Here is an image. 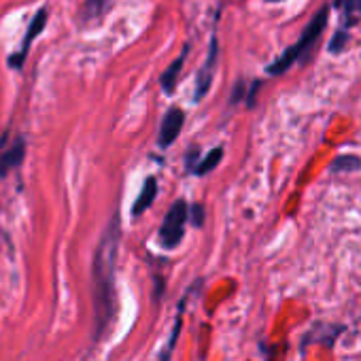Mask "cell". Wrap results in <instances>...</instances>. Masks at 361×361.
Segmentation results:
<instances>
[{
	"mask_svg": "<svg viewBox=\"0 0 361 361\" xmlns=\"http://www.w3.org/2000/svg\"><path fill=\"white\" fill-rule=\"evenodd\" d=\"M259 90V83L255 81L253 85H251V92H249V100H247V106L249 109H253V104H255V92Z\"/></svg>",
	"mask_w": 361,
	"mask_h": 361,
	"instance_id": "cell-15",
	"label": "cell"
},
{
	"mask_svg": "<svg viewBox=\"0 0 361 361\" xmlns=\"http://www.w3.org/2000/svg\"><path fill=\"white\" fill-rule=\"evenodd\" d=\"M217 58H219V43H217V37L213 35L211 45H209V58H207L204 66L200 68V73L196 77V94H194L196 102H200L209 94L211 85H213V77H215V68H217Z\"/></svg>",
	"mask_w": 361,
	"mask_h": 361,
	"instance_id": "cell-6",
	"label": "cell"
},
{
	"mask_svg": "<svg viewBox=\"0 0 361 361\" xmlns=\"http://www.w3.org/2000/svg\"><path fill=\"white\" fill-rule=\"evenodd\" d=\"M346 43H348V30L346 28H340L336 35H334V39L329 41V54H340V51H344V47H346Z\"/></svg>",
	"mask_w": 361,
	"mask_h": 361,
	"instance_id": "cell-13",
	"label": "cell"
},
{
	"mask_svg": "<svg viewBox=\"0 0 361 361\" xmlns=\"http://www.w3.org/2000/svg\"><path fill=\"white\" fill-rule=\"evenodd\" d=\"M115 0H85L83 3V11H81V20L83 22H96L100 20Z\"/></svg>",
	"mask_w": 361,
	"mask_h": 361,
	"instance_id": "cell-10",
	"label": "cell"
},
{
	"mask_svg": "<svg viewBox=\"0 0 361 361\" xmlns=\"http://www.w3.org/2000/svg\"><path fill=\"white\" fill-rule=\"evenodd\" d=\"M327 20H329V7L325 5V7H321V9L312 16V20H310L308 26L304 28L300 41H298L295 45H291L281 58H276V60L266 68V73H268V75H283L285 71H289L291 64H295V62L312 47V43L321 37V32H323L325 26H327Z\"/></svg>",
	"mask_w": 361,
	"mask_h": 361,
	"instance_id": "cell-2",
	"label": "cell"
},
{
	"mask_svg": "<svg viewBox=\"0 0 361 361\" xmlns=\"http://www.w3.org/2000/svg\"><path fill=\"white\" fill-rule=\"evenodd\" d=\"M26 157V140L22 134L5 132L0 136V176H7L11 170L20 168Z\"/></svg>",
	"mask_w": 361,
	"mask_h": 361,
	"instance_id": "cell-4",
	"label": "cell"
},
{
	"mask_svg": "<svg viewBox=\"0 0 361 361\" xmlns=\"http://www.w3.org/2000/svg\"><path fill=\"white\" fill-rule=\"evenodd\" d=\"M188 54H190V45H185V47H183V51L178 54V58H176V60H174L166 71H164V75H161L159 83H161V87H164V92H166V94H172V92H174L176 81H178V75H180V68H183V64H185Z\"/></svg>",
	"mask_w": 361,
	"mask_h": 361,
	"instance_id": "cell-8",
	"label": "cell"
},
{
	"mask_svg": "<svg viewBox=\"0 0 361 361\" xmlns=\"http://www.w3.org/2000/svg\"><path fill=\"white\" fill-rule=\"evenodd\" d=\"M188 215H190V209H188V202L185 200H176L170 211L166 213L164 221H161V228H159V245L164 249H174L180 238L185 234V221H188Z\"/></svg>",
	"mask_w": 361,
	"mask_h": 361,
	"instance_id": "cell-3",
	"label": "cell"
},
{
	"mask_svg": "<svg viewBox=\"0 0 361 361\" xmlns=\"http://www.w3.org/2000/svg\"><path fill=\"white\" fill-rule=\"evenodd\" d=\"M47 20H49V9H47V7H41V9L32 16L30 24H28V30H26V35H24V39H22V43H20V49H18L16 54L9 56V66H11V68H18V71H20V68L24 66V62H26V58H28V51H30V45H32V41L45 30Z\"/></svg>",
	"mask_w": 361,
	"mask_h": 361,
	"instance_id": "cell-5",
	"label": "cell"
},
{
	"mask_svg": "<svg viewBox=\"0 0 361 361\" xmlns=\"http://www.w3.org/2000/svg\"><path fill=\"white\" fill-rule=\"evenodd\" d=\"M155 194H157V180H155V176H149V178L145 180V185H142V192H140L138 200L134 202L132 215H134V217H136V215H142V213L151 207V202L155 200Z\"/></svg>",
	"mask_w": 361,
	"mask_h": 361,
	"instance_id": "cell-9",
	"label": "cell"
},
{
	"mask_svg": "<svg viewBox=\"0 0 361 361\" xmlns=\"http://www.w3.org/2000/svg\"><path fill=\"white\" fill-rule=\"evenodd\" d=\"M183 121H185V113L180 111V109H176V106L170 109V111L164 115L161 126H159V134H157V145H159L161 149L170 147V145L178 138L180 130H183Z\"/></svg>",
	"mask_w": 361,
	"mask_h": 361,
	"instance_id": "cell-7",
	"label": "cell"
},
{
	"mask_svg": "<svg viewBox=\"0 0 361 361\" xmlns=\"http://www.w3.org/2000/svg\"><path fill=\"white\" fill-rule=\"evenodd\" d=\"M221 157H224V149L221 147H217V149H213L198 166H196V174H207V172H211V170H215L217 166H219V161H221Z\"/></svg>",
	"mask_w": 361,
	"mask_h": 361,
	"instance_id": "cell-11",
	"label": "cell"
},
{
	"mask_svg": "<svg viewBox=\"0 0 361 361\" xmlns=\"http://www.w3.org/2000/svg\"><path fill=\"white\" fill-rule=\"evenodd\" d=\"M243 92H245V85H243V81L236 85V92H234V96H232V104H236L238 102V98H243Z\"/></svg>",
	"mask_w": 361,
	"mask_h": 361,
	"instance_id": "cell-16",
	"label": "cell"
},
{
	"mask_svg": "<svg viewBox=\"0 0 361 361\" xmlns=\"http://www.w3.org/2000/svg\"><path fill=\"white\" fill-rule=\"evenodd\" d=\"M192 219H194L196 228H202V224H204V207L202 204H194L192 207Z\"/></svg>",
	"mask_w": 361,
	"mask_h": 361,
	"instance_id": "cell-14",
	"label": "cell"
},
{
	"mask_svg": "<svg viewBox=\"0 0 361 361\" xmlns=\"http://www.w3.org/2000/svg\"><path fill=\"white\" fill-rule=\"evenodd\" d=\"M361 166V159L357 155H338L334 161H331V172H350V170H357Z\"/></svg>",
	"mask_w": 361,
	"mask_h": 361,
	"instance_id": "cell-12",
	"label": "cell"
},
{
	"mask_svg": "<svg viewBox=\"0 0 361 361\" xmlns=\"http://www.w3.org/2000/svg\"><path fill=\"white\" fill-rule=\"evenodd\" d=\"M355 11H361V0H355Z\"/></svg>",
	"mask_w": 361,
	"mask_h": 361,
	"instance_id": "cell-17",
	"label": "cell"
},
{
	"mask_svg": "<svg viewBox=\"0 0 361 361\" xmlns=\"http://www.w3.org/2000/svg\"><path fill=\"white\" fill-rule=\"evenodd\" d=\"M119 224L117 217L111 219L106 232L94 255V314H96V336L104 331L115 314V266L119 251Z\"/></svg>",
	"mask_w": 361,
	"mask_h": 361,
	"instance_id": "cell-1",
	"label": "cell"
},
{
	"mask_svg": "<svg viewBox=\"0 0 361 361\" xmlns=\"http://www.w3.org/2000/svg\"><path fill=\"white\" fill-rule=\"evenodd\" d=\"M268 3H281V0H268Z\"/></svg>",
	"mask_w": 361,
	"mask_h": 361,
	"instance_id": "cell-18",
	"label": "cell"
}]
</instances>
